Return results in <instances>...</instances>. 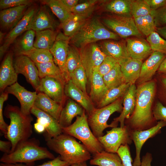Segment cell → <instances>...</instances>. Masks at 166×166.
Returning <instances> with one entry per match:
<instances>
[{
	"mask_svg": "<svg viewBox=\"0 0 166 166\" xmlns=\"http://www.w3.org/2000/svg\"><path fill=\"white\" fill-rule=\"evenodd\" d=\"M153 80L139 85L136 89V103L132 115L124 121L130 130L143 131L157 125L152 113L153 103L156 90Z\"/></svg>",
	"mask_w": 166,
	"mask_h": 166,
	"instance_id": "6da1fadb",
	"label": "cell"
},
{
	"mask_svg": "<svg viewBox=\"0 0 166 166\" xmlns=\"http://www.w3.org/2000/svg\"><path fill=\"white\" fill-rule=\"evenodd\" d=\"M45 140L48 148L70 165L86 162L91 158V153L86 148L70 135L62 133Z\"/></svg>",
	"mask_w": 166,
	"mask_h": 166,
	"instance_id": "7a4b0ae2",
	"label": "cell"
},
{
	"mask_svg": "<svg viewBox=\"0 0 166 166\" xmlns=\"http://www.w3.org/2000/svg\"><path fill=\"white\" fill-rule=\"evenodd\" d=\"M4 115L10 121L7 132L4 136L11 143V152L18 144L29 139L31 136L33 119L30 114L25 115L18 107L10 105L6 107Z\"/></svg>",
	"mask_w": 166,
	"mask_h": 166,
	"instance_id": "3957f363",
	"label": "cell"
},
{
	"mask_svg": "<svg viewBox=\"0 0 166 166\" xmlns=\"http://www.w3.org/2000/svg\"><path fill=\"white\" fill-rule=\"evenodd\" d=\"M55 158L47 148L40 146L38 140L33 138L20 143L10 153L4 154L0 161L8 164L29 163L45 159L52 160Z\"/></svg>",
	"mask_w": 166,
	"mask_h": 166,
	"instance_id": "277c9868",
	"label": "cell"
},
{
	"mask_svg": "<svg viewBox=\"0 0 166 166\" xmlns=\"http://www.w3.org/2000/svg\"><path fill=\"white\" fill-rule=\"evenodd\" d=\"M120 37L107 29L97 18L88 20L72 37L70 42L78 49L102 40H118Z\"/></svg>",
	"mask_w": 166,
	"mask_h": 166,
	"instance_id": "5b68a950",
	"label": "cell"
},
{
	"mask_svg": "<svg viewBox=\"0 0 166 166\" xmlns=\"http://www.w3.org/2000/svg\"><path fill=\"white\" fill-rule=\"evenodd\" d=\"M85 111V110L81 116H77L75 121L72 124L62 128V132L80 140L93 155L101 152L104 149L89 126Z\"/></svg>",
	"mask_w": 166,
	"mask_h": 166,
	"instance_id": "8992f818",
	"label": "cell"
},
{
	"mask_svg": "<svg viewBox=\"0 0 166 166\" xmlns=\"http://www.w3.org/2000/svg\"><path fill=\"white\" fill-rule=\"evenodd\" d=\"M123 97L118 99L113 103L99 108H96L88 115V121L94 136L98 138L104 135L103 131L109 127H117L112 122L107 124L110 116L115 112H122L123 107Z\"/></svg>",
	"mask_w": 166,
	"mask_h": 166,
	"instance_id": "52a82bcc",
	"label": "cell"
},
{
	"mask_svg": "<svg viewBox=\"0 0 166 166\" xmlns=\"http://www.w3.org/2000/svg\"><path fill=\"white\" fill-rule=\"evenodd\" d=\"M104 23L120 37L126 38L132 36L140 37L142 34L137 28L131 15H118L105 18Z\"/></svg>",
	"mask_w": 166,
	"mask_h": 166,
	"instance_id": "ba28073f",
	"label": "cell"
},
{
	"mask_svg": "<svg viewBox=\"0 0 166 166\" xmlns=\"http://www.w3.org/2000/svg\"><path fill=\"white\" fill-rule=\"evenodd\" d=\"M129 133V129L125 125L123 127L113 128L110 130L107 131L106 134L97 138L104 150L117 153L121 145L132 143Z\"/></svg>",
	"mask_w": 166,
	"mask_h": 166,
	"instance_id": "9c48e42d",
	"label": "cell"
},
{
	"mask_svg": "<svg viewBox=\"0 0 166 166\" xmlns=\"http://www.w3.org/2000/svg\"><path fill=\"white\" fill-rule=\"evenodd\" d=\"M82 65L85 70L89 82L94 70L98 67L106 55L99 46L95 43L88 44L79 49Z\"/></svg>",
	"mask_w": 166,
	"mask_h": 166,
	"instance_id": "30bf717a",
	"label": "cell"
},
{
	"mask_svg": "<svg viewBox=\"0 0 166 166\" xmlns=\"http://www.w3.org/2000/svg\"><path fill=\"white\" fill-rule=\"evenodd\" d=\"M70 39L64 33H58L53 45L50 49L53 61L61 70L66 83L70 80L66 62Z\"/></svg>",
	"mask_w": 166,
	"mask_h": 166,
	"instance_id": "8fae6325",
	"label": "cell"
},
{
	"mask_svg": "<svg viewBox=\"0 0 166 166\" xmlns=\"http://www.w3.org/2000/svg\"><path fill=\"white\" fill-rule=\"evenodd\" d=\"M13 65L17 73L23 75L27 81L37 91L40 78L35 63L28 57L22 55L16 56L13 60Z\"/></svg>",
	"mask_w": 166,
	"mask_h": 166,
	"instance_id": "7c38bea8",
	"label": "cell"
},
{
	"mask_svg": "<svg viewBox=\"0 0 166 166\" xmlns=\"http://www.w3.org/2000/svg\"><path fill=\"white\" fill-rule=\"evenodd\" d=\"M37 10L35 6L28 8L22 19L6 35L3 44L0 48V59L16 38L23 32L30 30L32 19Z\"/></svg>",
	"mask_w": 166,
	"mask_h": 166,
	"instance_id": "4fadbf2b",
	"label": "cell"
},
{
	"mask_svg": "<svg viewBox=\"0 0 166 166\" xmlns=\"http://www.w3.org/2000/svg\"><path fill=\"white\" fill-rule=\"evenodd\" d=\"M166 127V122L160 121L155 126L143 131L129 130V136L134 142L136 148V156L133 166H140L141 161L140 154L144 143L149 139L152 138L161 132V129Z\"/></svg>",
	"mask_w": 166,
	"mask_h": 166,
	"instance_id": "5bb4252c",
	"label": "cell"
},
{
	"mask_svg": "<svg viewBox=\"0 0 166 166\" xmlns=\"http://www.w3.org/2000/svg\"><path fill=\"white\" fill-rule=\"evenodd\" d=\"M4 92L13 94L18 99L20 104V110L24 114H30L37 96V91H28L17 82L7 87Z\"/></svg>",
	"mask_w": 166,
	"mask_h": 166,
	"instance_id": "9a60e30c",
	"label": "cell"
},
{
	"mask_svg": "<svg viewBox=\"0 0 166 166\" xmlns=\"http://www.w3.org/2000/svg\"><path fill=\"white\" fill-rule=\"evenodd\" d=\"M64 86L65 85L58 79L46 76L40 79V85L37 92L44 93L62 105L65 95Z\"/></svg>",
	"mask_w": 166,
	"mask_h": 166,
	"instance_id": "2e32d148",
	"label": "cell"
},
{
	"mask_svg": "<svg viewBox=\"0 0 166 166\" xmlns=\"http://www.w3.org/2000/svg\"><path fill=\"white\" fill-rule=\"evenodd\" d=\"M166 54L153 51L148 58L142 65L139 78L137 80L140 85L150 81L158 69Z\"/></svg>",
	"mask_w": 166,
	"mask_h": 166,
	"instance_id": "e0dca14e",
	"label": "cell"
},
{
	"mask_svg": "<svg viewBox=\"0 0 166 166\" xmlns=\"http://www.w3.org/2000/svg\"><path fill=\"white\" fill-rule=\"evenodd\" d=\"M13 54L7 53L0 68V91L3 92L8 87L17 82L18 74L13 65Z\"/></svg>",
	"mask_w": 166,
	"mask_h": 166,
	"instance_id": "ac0fdd59",
	"label": "cell"
},
{
	"mask_svg": "<svg viewBox=\"0 0 166 166\" xmlns=\"http://www.w3.org/2000/svg\"><path fill=\"white\" fill-rule=\"evenodd\" d=\"M126 45L130 57L134 59L142 61L153 52L147 40L140 37L127 38Z\"/></svg>",
	"mask_w": 166,
	"mask_h": 166,
	"instance_id": "d6986e66",
	"label": "cell"
},
{
	"mask_svg": "<svg viewBox=\"0 0 166 166\" xmlns=\"http://www.w3.org/2000/svg\"><path fill=\"white\" fill-rule=\"evenodd\" d=\"M117 41L108 40L104 41L99 46L106 56L114 58L120 64L131 57L128 53L126 44Z\"/></svg>",
	"mask_w": 166,
	"mask_h": 166,
	"instance_id": "ffe728a7",
	"label": "cell"
},
{
	"mask_svg": "<svg viewBox=\"0 0 166 166\" xmlns=\"http://www.w3.org/2000/svg\"><path fill=\"white\" fill-rule=\"evenodd\" d=\"M29 5H22L2 10L0 12L1 27L12 30L22 19Z\"/></svg>",
	"mask_w": 166,
	"mask_h": 166,
	"instance_id": "44dd1931",
	"label": "cell"
},
{
	"mask_svg": "<svg viewBox=\"0 0 166 166\" xmlns=\"http://www.w3.org/2000/svg\"><path fill=\"white\" fill-rule=\"evenodd\" d=\"M136 89L135 84L130 85L123 97L122 112L119 116L113 119L112 122L113 123L118 126V123L120 122V127L124 126L125 120L129 118L134 110L136 103Z\"/></svg>",
	"mask_w": 166,
	"mask_h": 166,
	"instance_id": "7402d4cb",
	"label": "cell"
},
{
	"mask_svg": "<svg viewBox=\"0 0 166 166\" xmlns=\"http://www.w3.org/2000/svg\"><path fill=\"white\" fill-rule=\"evenodd\" d=\"M30 113L44 125L47 134L46 138L55 137L62 133V128L58 121L49 114L34 106L32 108Z\"/></svg>",
	"mask_w": 166,
	"mask_h": 166,
	"instance_id": "603a6c76",
	"label": "cell"
},
{
	"mask_svg": "<svg viewBox=\"0 0 166 166\" xmlns=\"http://www.w3.org/2000/svg\"><path fill=\"white\" fill-rule=\"evenodd\" d=\"M56 26L55 21L46 5L41 6L32 19L30 30L38 31L47 29L54 30Z\"/></svg>",
	"mask_w": 166,
	"mask_h": 166,
	"instance_id": "cb8c5ba5",
	"label": "cell"
},
{
	"mask_svg": "<svg viewBox=\"0 0 166 166\" xmlns=\"http://www.w3.org/2000/svg\"><path fill=\"white\" fill-rule=\"evenodd\" d=\"M64 93L66 96L74 100L81 105L88 115L95 109L92 101L87 94L77 88L70 79L65 85Z\"/></svg>",
	"mask_w": 166,
	"mask_h": 166,
	"instance_id": "d4e9b609",
	"label": "cell"
},
{
	"mask_svg": "<svg viewBox=\"0 0 166 166\" xmlns=\"http://www.w3.org/2000/svg\"><path fill=\"white\" fill-rule=\"evenodd\" d=\"M34 106L49 114L58 121L63 107L62 105L41 92L37 94Z\"/></svg>",
	"mask_w": 166,
	"mask_h": 166,
	"instance_id": "484cf974",
	"label": "cell"
},
{
	"mask_svg": "<svg viewBox=\"0 0 166 166\" xmlns=\"http://www.w3.org/2000/svg\"><path fill=\"white\" fill-rule=\"evenodd\" d=\"M85 110L77 103L69 99L65 105L63 107L59 117L58 121L61 128L71 124L73 119L76 117L81 116Z\"/></svg>",
	"mask_w": 166,
	"mask_h": 166,
	"instance_id": "4316f807",
	"label": "cell"
},
{
	"mask_svg": "<svg viewBox=\"0 0 166 166\" xmlns=\"http://www.w3.org/2000/svg\"><path fill=\"white\" fill-rule=\"evenodd\" d=\"M89 82L91 85L90 99L97 105L109 90L103 77L98 71V67L94 70Z\"/></svg>",
	"mask_w": 166,
	"mask_h": 166,
	"instance_id": "83f0119b",
	"label": "cell"
},
{
	"mask_svg": "<svg viewBox=\"0 0 166 166\" xmlns=\"http://www.w3.org/2000/svg\"><path fill=\"white\" fill-rule=\"evenodd\" d=\"M142 63V61L130 58L119 64L126 83L135 84L139 78Z\"/></svg>",
	"mask_w": 166,
	"mask_h": 166,
	"instance_id": "f1b7e54d",
	"label": "cell"
},
{
	"mask_svg": "<svg viewBox=\"0 0 166 166\" xmlns=\"http://www.w3.org/2000/svg\"><path fill=\"white\" fill-rule=\"evenodd\" d=\"M89 163L91 165L98 166H124L117 153L109 152L104 150L93 155Z\"/></svg>",
	"mask_w": 166,
	"mask_h": 166,
	"instance_id": "f546056e",
	"label": "cell"
},
{
	"mask_svg": "<svg viewBox=\"0 0 166 166\" xmlns=\"http://www.w3.org/2000/svg\"><path fill=\"white\" fill-rule=\"evenodd\" d=\"M35 31L31 29L25 32L15 42L14 51L16 56L24 55L34 49Z\"/></svg>",
	"mask_w": 166,
	"mask_h": 166,
	"instance_id": "4dcf8cb0",
	"label": "cell"
},
{
	"mask_svg": "<svg viewBox=\"0 0 166 166\" xmlns=\"http://www.w3.org/2000/svg\"><path fill=\"white\" fill-rule=\"evenodd\" d=\"M88 18L73 14L65 21L61 23L64 34L70 38L72 37L85 23Z\"/></svg>",
	"mask_w": 166,
	"mask_h": 166,
	"instance_id": "1f68e13d",
	"label": "cell"
},
{
	"mask_svg": "<svg viewBox=\"0 0 166 166\" xmlns=\"http://www.w3.org/2000/svg\"><path fill=\"white\" fill-rule=\"evenodd\" d=\"M57 34V32L51 29L36 31L34 47L50 50L54 43Z\"/></svg>",
	"mask_w": 166,
	"mask_h": 166,
	"instance_id": "d6a6232c",
	"label": "cell"
},
{
	"mask_svg": "<svg viewBox=\"0 0 166 166\" xmlns=\"http://www.w3.org/2000/svg\"><path fill=\"white\" fill-rule=\"evenodd\" d=\"M35 64L38 69L40 79L48 76L58 79L65 85L66 83L61 70L53 61Z\"/></svg>",
	"mask_w": 166,
	"mask_h": 166,
	"instance_id": "836d02e7",
	"label": "cell"
},
{
	"mask_svg": "<svg viewBox=\"0 0 166 166\" xmlns=\"http://www.w3.org/2000/svg\"><path fill=\"white\" fill-rule=\"evenodd\" d=\"M130 85L129 83H124L118 87L109 90L103 98L97 105V108L106 106L119 98L123 97Z\"/></svg>",
	"mask_w": 166,
	"mask_h": 166,
	"instance_id": "e575fe53",
	"label": "cell"
},
{
	"mask_svg": "<svg viewBox=\"0 0 166 166\" xmlns=\"http://www.w3.org/2000/svg\"><path fill=\"white\" fill-rule=\"evenodd\" d=\"M103 77L109 90L126 83L118 63L110 71L103 76Z\"/></svg>",
	"mask_w": 166,
	"mask_h": 166,
	"instance_id": "d590c367",
	"label": "cell"
},
{
	"mask_svg": "<svg viewBox=\"0 0 166 166\" xmlns=\"http://www.w3.org/2000/svg\"><path fill=\"white\" fill-rule=\"evenodd\" d=\"M41 1L49 8L53 14L58 18L61 23L65 21L73 14L60 0H45Z\"/></svg>",
	"mask_w": 166,
	"mask_h": 166,
	"instance_id": "8d00e7d4",
	"label": "cell"
},
{
	"mask_svg": "<svg viewBox=\"0 0 166 166\" xmlns=\"http://www.w3.org/2000/svg\"><path fill=\"white\" fill-rule=\"evenodd\" d=\"M136 26L140 32L147 37L156 31V27L153 15H147L134 18Z\"/></svg>",
	"mask_w": 166,
	"mask_h": 166,
	"instance_id": "74e56055",
	"label": "cell"
},
{
	"mask_svg": "<svg viewBox=\"0 0 166 166\" xmlns=\"http://www.w3.org/2000/svg\"><path fill=\"white\" fill-rule=\"evenodd\" d=\"M132 0H113L108 2L105 9L108 11L118 15H131Z\"/></svg>",
	"mask_w": 166,
	"mask_h": 166,
	"instance_id": "f35d334b",
	"label": "cell"
},
{
	"mask_svg": "<svg viewBox=\"0 0 166 166\" xmlns=\"http://www.w3.org/2000/svg\"><path fill=\"white\" fill-rule=\"evenodd\" d=\"M70 79L77 88L87 94L86 86L88 78L85 70L81 65L69 74Z\"/></svg>",
	"mask_w": 166,
	"mask_h": 166,
	"instance_id": "ab89813d",
	"label": "cell"
},
{
	"mask_svg": "<svg viewBox=\"0 0 166 166\" xmlns=\"http://www.w3.org/2000/svg\"><path fill=\"white\" fill-rule=\"evenodd\" d=\"M66 65L69 75L77 68L82 65L79 51L73 45H69Z\"/></svg>",
	"mask_w": 166,
	"mask_h": 166,
	"instance_id": "60d3db41",
	"label": "cell"
},
{
	"mask_svg": "<svg viewBox=\"0 0 166 166\" xmlns=\"http://www.w3.org/2000/svg\"><path fill=\"white\" fill-rule=\"evenodd\" d=\"M30 58L35 64H40L53 61L50 50L35 48L24 55Z\"/></svg>",
	"mask_w": 166,
	"mask_h": 166,
	"instance_id": "b9f144b4",
	"label": "cell"
},
{
	"mask_svg": "<svg viewBox=\"0 0 166 166\" xmlns=\"http://www.w3.org/2000/svg\"><path fill=\"white\" fill-rule=\"evenodd\" d=\"M146 40L153 51L158 52L166 54V40L162 38L156 31L148 36Z\"/></svg>",
	"mask_w": 166,
	"mask_h": 166,
	"instance_id": "7bdbcfd3",
	"label": "cell"
},
{
	"mask_svg": "<svg viewBox=\"0 0 166 166\" xmlns=\"http://www.w3.org/2000/svg\"><path fill=\"white\" fill-rule=\"evenodd\" d=\"M152 11L144 0H132L131 14L134 18L150 14Z\"/></svg>",
	"mask_w": 166,
	"mask_h": 166,
	"instance_id": "ee69618b",
	"label": "cell"
},
{
	"mask_svg": "<svg viewBox=\"0 0 166 166\" xmlns=\"http://www.w3.org/2000/svg\"><path fill=\"white\" fill-rule=\"evenodd\" d=\"M97 1L96 0H88L78 4L72 9L71 12L73 14L89 18L95 9Z\"/></svg>",
	"mask_w": 166,
	"mask_h": 166,
	"instance_id": "f6af8a7d",
	"label": "cell"
},
{
	"mask_svg": "<svg viewBox=\"0 0 166 166\" xmlns=\"http://www.w3.org/2000/svg\"><path fill=\"white\" fill-rule=\"evenodd\" d=\"M117 61L114 58L106 56L98 67V71L102 77L113 69L118 63Z\"/></svg>",
	"mask_w": 166,
	"mask_h": 166,
	"instance_id": "bcb514c9",
	"label": "cell"
},
{
	"mask_svg": "<svg viewBox=\"0 0 166 166\" xmlns=\"http://www.w3.org/2000/svg\"><path fill=\"white\" fill-rule=\"evenodd\" d=\"M158 77V95L160 101L166 107V75L159 73Z\"/></svg>",
	"mask_w": 166,
	"mask_h": 166,
	"instance_id": "7dc6e473",
	"label": "cell"
},
{
	"mask_svg": "<svg viewBox=\"0 0 166 166\" xmlns=\"http://www.w3.org/2000/svg\"><path fill=\"white\" fill-rule=\"evenodd\" d=\"M117 153L121 158L124 166H133V161L128 144L121 145Z\"/></svg>",
	"mask_w": 166,
	"mask_h": 166,
	"instance_id": "c3c4849f",
	"label": "cell"
},
{
	"mask_svg": "<svg viewBox=\"0 0 166 166\" xmlns=\"http://www.w3.org/2000/svg\"><path fill=\"white\" fill-rule=\"evenodd\" d=\"M156 28L166 26V5L155 10H152Z\"/></svg>",
	"mask_w": 166,
	"mask_h": 166,
	"instance_id": "681fc988",
	"label": "cell"
},
{
	"mask_svg": "<svg viewBox=\"0 0 166 166\" xmlns=\"http://www.w3.org/2000/svg\"><path fill=\"white\" fill-rule=\"evenodd\" d=\"M152 113L156 121H162L166 122V107L160 101H157L153 106Z\"/></svg>",
	"mask_w": 166,
	"mask_h": 166,
	"instance_id": "f907efd6",
	"label": "cell"
},
{
	"mask_svg": "<svg viewBox=\"0 0 166 166\" xmlns=\"http://www.w3.org/2000/svg\"><path fill=\"white\" fill-rule=\"evenodd\" d=\"M33 1L30 0H0V8L1 10L22 5H29Z\"/></svg>",
	"mask_w": 166,
	"mask_h": 166,
	"instance_id": "816d5d0a",
	"label": "cell"
},
{
	"mask_svg": "<svg viewBox=\"0 0 166 166\" xmlns=\"http://www.w3.org/2000/svg\"><path fill=\"white\" fill-rule=\"evenodd\" d=\"M8 93L5 92L2 93L0 97V129L5 136L6 134L9 125L5 121L3 114L4 103L8 99Z\"/></svg>",
	"mask_w": 166,
	"mask_h": 166,
	"instance_id": "f5cc1de1",
	"label": "cell"
},
{
	"mask_svg": "<svg viewBox=\"0 0 166 166\" xmlns=\"http://www.w3.org/2000/svg\"><path fill=\"white\" fill-rule=\"evenodd\" d=\"M67 162L62 160L59 156L54 159L45 162L38 166H70Z\"/></svg>",
	"mask_w": 166,
	"mask_h": 166,
	"instance_id": "db71d44e",
	"label": "cell"
},
{
	"mask_svg": "<svg viewBox=\"0 0 166 166\" xmlns=\"http://www.w3.org/2000/svg\"><path fill=\"white\" fill-rule=\"evenodd\" d=\"M152 10H155L166 5V0H144Z\"/></svg>",
	"mask_w": 166,
	"mask_h": 166,
	"instance_id": "11a10c76",
	"label": "cell"
},
{
	"mask_svg": "<svg viewBox=\"0 0 166 166\" xmlns=\"http://www.w3.org/2000/svg\"><path fill=\"white\" fill-rule=\"evenodd\" d=\"M12 147L11 143L9 140H0V150L4 153V154H8L11 152Z\"/></svg>",
	"mask_w": 166,
	"mask_h": 166,
	"instance_id": "9f6ffc18",
	"label": "cell"
},
{
	"mask_svg": "<svg viewBox=\"0 0 166 166\" xmlns=\"http://www.w3.org/2000/svg\"><path fill=\"white\" fill-rule=\"evenodd\" d=\"M152 160V154L147 152L144 155L141 160V163L140 166H151V163Z\"/></svg>",
	"mask_w": 166,
	"mask_h": 166,
	"instance_id": "6f0895ef",
	"label": "cell"
},
{
	"mask_svg": "<svg viewBox=\"0 0 166 166\" xmlns=\"http://www.w3.org/2000/svg\"><path fill=\"white\" fill-rule=\"evenodd\" d=\"M60 1L71 12L72 9L78 4V0H60Z\"/></svg>",
	"mask_w": 166,
	"mask_h": 166,
	"instance_id": "680465c9",
	"label": "cell"
},
{
	"mask_svg": "<svg viewBox=\"0 0 166 166\" xmlns=\"http://www.w3.org/2000/svg\"><path fill=\"white\" fill-rule=\"evenodd\" d=\"M34 128L38 133H41L45 131L44 125L40 121L37 120L34 125Z\"/></svg>",
	"mask_w": 166,
	"mask_h": 166,
	"instance_id": "91938a15",
	"label": "cell"
},
{
	"mask_svg": "<svg viewBox=\"0 0 166 166\" xmlns=\"http://www.w3.org/2000/svg\"><path fill=\"white\" fill-rule=\"evenodd\" d=\"M158 72L159 73L166 75V58L163 60L161 64Z\"/></svg>",
	"mask_w": 166,
	"mask_h": 166,
	"instance_id": "94428289",
	"label": "cell"
},
{
	"mask_svg": "<svg viewBox=\"0 0 166 166\" xmlns=\"http://www.w3.org/2000/svg\"><path fill=\"white\" fill-rule=\"evenodd\" d=\"M156 31L166 39V26L156 28Z\"/></svg>",
	"mask_w": 166,
	"mask_h": 166,
	"instance_id": "6125c7cd",
	"label": "cell"
},
{
	"mask_svg": "<svg viewBox=\"0 0 166 166\" xmlns=\"http://www.w3.org/2000/svg\"><path fill=\"white\" fill-rule=\"evenodd\" d=\"M0 166H27L22 163H17L15 164H8L1 163Z\"/></svg>",
	"mask_w": 166,
	"mask_h": 166,
	"instance_id": "be15d7a7",
	"label": "cell"
},
{
	"mask_svg": "<svg viewBox=\"0 0 166 166\" xmlns=\"http://www.w3.org/2000/svg\"><path fill=\"white\" fill-rule=\"evenodd\" d=\"M70 166H88L87 165L86 162H85L84 163H80V164H72Z\"/></svg>",
	"mask_w": 166,
	"mask_h": 166,
	"instance_id": "e7e4bbea",
	"label": "cell"
},
{
	"mask_svg": "<svg viewBox=\"0 0 166 166\" xmlns=\"http://www.w3.org/2000/svg\"><path fill=\"white\" fill-rule=\"evenodd\" d=\"M4 33L0 31V42H2L4 38Z\"/></svg>",
	"mask_w": 166,
	"mask_h": 166,
	"instance_id": "03108f58",
	"label": "cell"
}]
</instances>
